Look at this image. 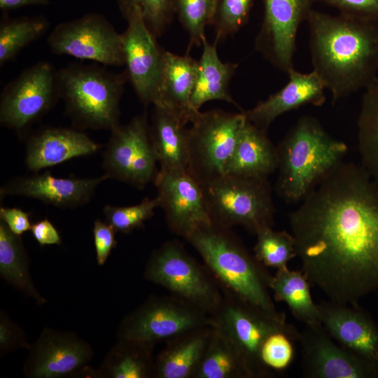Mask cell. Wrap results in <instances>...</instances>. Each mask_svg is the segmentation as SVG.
I'll use <instances>...</instances> for the list:
<instances>
[{
	"label": "cell",
	"instance_id": "obj_1",
	"mask_svg": "<svg viewBox=\"0 0 378 378\" xmlns=\"http://www.w3.org/2000/svg\"><path fill=\"white\" fill-rule=\"evenodd\" d=\"M302 271L330 300L378 290V183L342 162L289 214Z\"/></svg>",
	"mask_w": 378,
	"mask_h": 378
},
{
	"label": "cell",
	"instance_id": "obj_22",
	"mask_svg": "<svg viewBox=\"0 0 378 378\" xmlns=\"http://www.w3.org/2000/svg\"><path fill=\"white\" fill-rule=\"evenodd\" d=\"M101 146L74 129L49 127L34 134L27 141L24 163L34 173L75 158L92 155Z\"/></svg>",
	"mask_w": 378,
	"mask_h": 378
},
{
	"label": "cell",
	"instance_id": "obj_41",
	"mask_svg": "<svg viewBox=\"0 0 378 378\" xmlns=\"http://www.w3.org/2000/svg\"><path fill=\"white\" fill-rule=\"evenodd\" d=\"M92 232L97 262L104 265L112 250L116 247V231L106 222L97 219L94 223Z\"/></svg>",
	"mask_w": 378,
	"mask_h": 378
},
{
	"label": "cell",
	"instance_id": "obj_13",
	"mask_svg": "<svg viewBox=\"0 0 378 378\" xmlns=\"http://www.w3.org/2000/svg\"><path fill=\"white\" fill-rule=\"evenodd\" d=\"M59 94L57 74L52 65L40 62L22 71L3 90L0 122L20 131L44 115Z\"/></svg>",
	"mask_w": 378,
	"mask_h": 378
},
{
	"label": "cell",
	"instance_id": "obj_39",
	"mask_svg": "<svg viewBox=\"0 0 378 378\" xmlns=\"http://www.w3.org/2000/svg\"><path fill=\"white\" fill-rule=\"evenodd\" d=\"M253 0H217L211 25L216 33V41L237 31L248 19Z\"/></svg>",
	"mask_w": 378,
	"mask_h": 378
},
{
	"label": "cell",
	"instance_id": "obj_35",
	"mask_svg": "<svg viewBox=\"0 0 378 378\" xmlns=\"http://www.w3.org/2000/svg\"><path fill=\"white\" fill-rule=\"evenodd\" d=\"M217 0H174L175 13L188 32L190 43L201 45L207 25L211 24Z\"/></svg>",
	"mask_w": 378,
	"mask_h": 378
},
{
	"label": "cell",
	"instance_id": "obj_31",
	"mask_svg": "<svg viewBox=\"0 0 378 378\" xmlns=\"http://www.w3.org/2000/svg\"><path fill=\"white\" fill-rule=\"evenodd\" d=\"M357 127L360 165L378 183V76L365 89Z\"/></svg>",
	"mask_w": 378,
	"mask_h": 378
},
{
	"label": "cell",
	"instance_id": "obj_11",
	"mask_svg": "<svg viewBox=\"0 0 378 378\" xmlns=\"http://www.w3.org/2000/svg\"><path fill=\"white\" fill-rule=\"evenodd\" d=\"M103 153L102 167L107 178L139 190L155 181L158 174L146 115L134 117L127 124L111 130Z\"/></svg>",
	"mask_w": 378,
	"mask_h": 378
},
{
	"label": "cell",
	"instance_id": "obj_24",
	"mask_svg": "<svg viewBox=\"0 0 378 378\" xmlns=\"http://www.w3.org/2000/svg\"><path fill=\"white\" fill-rule=\"evenodd\" d=\"M212 327L202 326L166 340L155 357L153 378H193L206 349Z\"/></svg>",
	"mask_w": 378,
	"mask_h": 378
},
{
	"label": "cell",
	"instance_id": "obj_2",
	"mask_svg": "<svg viewBox=\"0 0 378 378\" xmlns=\"http://www.w3.org/2000/svg\"><path fill=\"white\" fill-rule=\"evenodd\" d=\"M307 22L313 71L332 103L365 89L378 76V22L312 10Z\"/></svg>",
	"mask_w": 378,
	"mask_h": 378
},
{
	"label": "cell",
	"instance_id": "obj_7",
	"mask_svg": "<svg viewBox=\"0 0 378 378\" xmlns=\"http://www.w3.org/2000/svg\"><path fill=\"white\" fill-rule=\"evenodd\" d=\"M223 291L218 308L210 315V326L221 332L241 354L251 378L272 377L265 365L260 350L271 334L285 331L296 335L300 331L286 322V316L273 315L237 295Z\"/></svg>",
	"mask_w": 378,
	"mask_h": 378
},
{
	"label": "cell",
	"instance_id": "obj_44",
	"mask_svg": "<svg viewBox=\"0 0 378 378\" xmlns=\"http://www.w3.org/2000/svg\"><path fill=\"white\" fill-rule=\"evenodd\" d=\"M30 232L41 246L59 245L62 243L59 232L47 218L31 224Z\"/></svg>",
	"mask_w": 378,
	"mask_h": 378
},
{
	"label": "cell",
	"instance_id": "obj_38",
	"mask_svg": "<svg viewBox=\"0 0 378 378\" xmlns=\"http://www.w3.org/2000/svg\"><path fill=\"white\" fill-rule=\"evenodd\" d=\"M299 335L279 331L268 336L260 350V357L265 365L272 372L286 370L294 360V342H298Z\"/></svg>",
	"mask_w": 378,
	"mask_h": 378
},
{
	"label": "cell",
	"instance_id": "obj_45",
	"mask_svg": "<svg viewBox=\"0 0 378 378\" xmlns=\"http://www.w3.org/2000/svg\"><path fill=\"white\" fill-rule=\"evenodd\" d=\"M50 0H0V9L4 12L29 6H46Z\"/></svg>",
	"mask_w": 378,
	"mask_h": 378
},
{
	"label": "cell",
	"instance_id": "obj_21",
	"mask_svg": "<svg viewBox=\"0 0 378 378\" xmlns=\"http://www.w3.org/2000/svg\"><path fill=\"white\" fill-rule=\"evenodd\" d=\"M287 74L289 80L285 86L253 108L243 111L250 122L266 132L283 113L307 104L320 106L326 102V86L314 71L303 74L293 68Z\"/></svg>",
	"mask_w": 378,
	"mask_h": 378
},
{
	"label": "cell",
	"instance_id": "obj_36",
	"mask_svg": "<svg viewBox=\"0 0 378 378\" xmlns=\"http://www.w3.org/2000/svg\"><path fill=\"white\" fill-rule=\"evenodd\" d=\"M160 206L158 197H148L135 205L116 206L106 205L103 209L106 222L116 232L127 234L143 226L145 221L154 215L155 208Z\"/></svg>",
	"mask_w": 378,
	"mask_h": 378
},
{
	"label": "cell",
	"instance_id": "obj_5",
	"mask_svg": "<svg viewBox=\"0 0 378 378\" xmlns=\"http://www.w3.org/2000/svg\"><path fill=\"white\" fill-rule=\"evenodd\" d=\"M59 96L80 129L109 130L119 125L124 78L98 66L69 65L57 74Z\"/></svg>",
	"mask_w": 378,
	"mask_h": 378
},
{
	"label": "cell",
	"instance_id": "obj_20",
	"mask_svg": "<svg viewBox=\"0 0 378 378\" xmlns=\"http://www.w3.org/2000/svg\"><path fill=\"white\" fill-rule=\"evenodd\" d=\"M321 325L338 344L378 364V323L358 304H318Z\"/></svg>",
	"mask_w": 378,
	"mask_h": 378
},
{
	"label": "cell",
	"instance_id": "obj_26",
	"mask_svg": "<svg viewBox=\"0 0 378 378\" xmlns=\"http://www.w3.org/2000/svg\"><path fill=\"white\" fill-rule=\"evenodd\" d=\"M187 123L173 111L154 106L150 136L160 169L187 170Z\"/></svg>",
	"mask_w": 378,
	"mask_h": 378
},
{
	"label": "cell",
	"instance_id": "obj_29",
	"mask_svg": "<svg viewBox=\"0 0 378 378\" xmlns=\"http://www.w3.org/2000/svg\"><path fill=\"white\" fill-rule=\"evenodd\" d=\"M310 286L302 270L288 267L277 270L270 283L274 300L285 302L295 318L304 326L321 325L318 305L312 300Z\"/></svg>",
	"mask_w": 378,
	"mask_h": 378
},
{
	"label": "cell",
	"instance_id": "obj_42",
	"mask_svg": "<svg viewBox=\"0 0 378 378\" xmlns=\"http://www.w3.org/2000/svg\"><path fill=\"white\" fill-rule=\"evenodd\" d=\"M340 13L378 22V0H321Z\"/></svg>",
	"mask_w": 378,
	"mask_h": 378
},
{
	"label": "cell",
	"instance_id": "obj_25",
	"mask_svg": "<svg viewBox=\"0 0 378 378\" xmlns=\"http://www.w3.org/2000/svg\"><path fill=\"white\" fill-rule=\"evenodd\" d=\"M278 167L276 146L267 132L247 118L240 132L225 174L268 178Z\"/></svg>",
	"mask_w": 378,
	"mask_h": 378
},
{
	"label": "cell",
	"instance_id": "obj_15",
	"mask_svg": "<svg viewBox=\"0 0 378 378\" xmlns=\"http://www.w3.org/2000/svg\"><path fill=\"white\" fill-rule=\"evenodd\" d=\"M298 342L307 378H376L378 364L336 344L322 325L305 326Z\"/></svg>",
	"mask_w": 378,
	"mask_h": 378
},
{
	"label": "cell",
	"instance_id": "obj_33",
	"mask_svg": "<svg viewBox=\"0 0 378 378\" xmlns=\"http://www.w3.org/2000/svg\"><path fill=\"white\" fill-rule=\"evenodd\" d=\"M48 26L47 20L41 17L4 19L0 24L1 66L43 34Z\"/></svg>",
	"mask_w": 378,
	"mask_h": 378
},
{
	"label": "cell",
	"instance_id": "obj_37",
	"mask_svg": "<svg viewBox=\"0 0 378 378\" xmlns=\"http://www.w3.org/2000/svg\"><path fill=\"white\" fill-rule=\"evenodd\" d=\"M125 18L137 9L146 26L155 36H160L175 13L174 0H115Z\"/></svg>",
	"mask_w": 378,
	"mask_h": 378
},
{
	"label": "cell",
	"instance_id": "obj_17",
	"mask_svg": "<svg viewBox=\"0 0 378 378\" xmlns=\"http://www.w3.org/2000/svg\"><path fill=\"white\" fill-rule=\"evenodd\" d=\"M154 183L172 232L185 239L198 227L211 222L202 187L187 170L160 169Z\"/></svg>",
	"mask_w": 378,
	"mask_h": 378
},
{
	"label": "cell",
	"instance_id": "obj_4",
	"mask_svg": "<svg viewBox=\"0 0 378 378\" xmlns=\"http://www.w3.org/2000/svg\"><path fill=\"white\" fill-rule=\"evenodd\" d=\"M185 239L201 255L222 290L232 292L273 315L286 316L276 310L272 299V276L267 267L248 251L231 228L211 221L198 227Z\"/></svg>",
	"mask_w": 378,
	"mask_h": 378
},
{
	"label": "cell",
	"instance_id": "obj_27",
	"mask_svg": "<svg viewBox=\"0 0 378 378\" xmlns=\"http://www.w3.org/2000/svg\"><path fill=\"white\" fill-rule=\"evenodd\" d=\"M216 43L214 41L211 44L206 37L202 39V53L190 98V108L194 113H198L204 103L212 100L225 101L238 106L228 90L237 64L223 62L218 57Z\"/></svg>",
	"mask_w": 378,
	"mask_h": 378
},
{
	"label": "cell",
	"instance_id": "obj_6",
	"mask_svg": "<svg viewBox=\"0 0 378 378\" xmlns=\"http://www.w3.org/2000/svg\"><path fill=\"white\" fill-rule=\"evenodd\" d=\"M202 187L213 223L241 226L253 234L274 226L276 209L268 178L225 174Z\"/></svg>",
	"mask_w": 378,
	"mask_h": 378
},
{
	"label": "cell",
	"instance_id": "obj_18",
	"mask_svg": "<svg viewBox=\"0 0 378 378\" xmlns=\"http://www.w3.org/2000/svg\"><path fill=\"white\" fill-rule=\"evenodd\" d=\"M125 18L127 27L122 34L127 77L141 102L145 105L153 104L160 76L162 51L137 9L132 10Z\"/></svg>",
	"mask_w": 378,
	"mask_h": 378
},
{
	"label": "cell",
	"instance_id": "obj_9",
	"mask_svg": "<svg viewBox=\"0 0 378 378\" xmlns=\"http://www.w3.org/2000/svg\"><path fill=\"white\" fill-rule=\"evenodd\" d=\"M246 120L243 111L214 109L198 112L191 121L187 172L201 186L225 174Z\"/></svg>",
	"mask_w": 378,
	"mask_h": 378
},
{
	"label": "cell",
	"instance_id": "obj_23",
	"mask_svg": "<svg viewBox=\"0 0 378 378\" xmlns=\"http://www.w3.org/2000/svg\"><path fill=\"white\" fill-rule=\"evenodd\" d=\"M197 68L198 62L188 55L180 56L162 51L160 76L153 105L173 111L186 123L191 122L197 114L190 108Z\"/></svg>",
	"mask_w": 378,
	"mask_h": 378
},
{
	"label": "cell",
	"instance_id": "obj_14",
	"mask_svg": "<svg viewBox=\"0 0 378 378\" xmlns=\"http://www.w3.org/2000/svg\"><path fill=\"white\" fill-rule=\"evenodd\" d=\"M29 351L23 368L27 377H98L97 369L88 365L91 346L74 332L46 328Z\"/></svg>",
	"mask_w": 378,
	"mask_h": 378
},
{
	"label": "cell",
	"instance_id": "obj_16",
	"mask_svg": "<svg viewBox=\"0 0 378 378\" xmlns=\"http://www.w3.org/2000/svg\"><path fill=\"white\" fill-rule=\"evenodd\" d=\"M264 14L255 47L270 62L288 73L293 68L298 28L313 10V0H262Z\"/></svg>",
	"mask_w": 378,
	"mask_h": 378
},
{
	"label": "cell",
	"instance_id": "obj_10",
	"mask_svg": "<svg viewBox=\"0 0 378 378\" xmlns=\"http://www.w3.org/2000/svg\"><path fill=\"white\" fill-rule=\"evenodd\" d=\"M210 326V316L172 295H153L125 315L120 323L118 340L156 344L193 328Z\"/></svg>",
	"mask_w": 378,
	"mask_h": 378
},
{
	"label": "cell",
	"instance_id": "obj_43",
	"mask_svg": "<svg viewBox=\"0 0 378 378\" xmlns=\"http://www.w3.org/2000/svg\"><path fill=\"white\" fill-rule=\"evenodd\" d=\"M29 213H27L18 208H0V220H2L8 229L17 235H22L30 230L31 223L29 219Z\"/></svg>",
	"mask_w": 378,
	"mask_h": 378
},
{
	"label": "cell",
	"instance_id": "obj_8",
	"mask_svg": "<svg viewBox=\"0 0 378 378\" xmlns=\"http://www.w3.org/2000/svg\"><path fill=\"white\" fill-rule=\"evenodd\" d=\"M144 277L209 316L223 300L222 289L207 267L176 240L164 242L151 253Z\"/></svg>",
	"mask_w": 378,
	"mask_h": 378
},
{
	"label": "cell",
	"instance_id": "obj_28",
	"mask_svg": "<svg viewBox=\"0 0 378 378\" xmlns=\"http://www.w3.org/2000/svg\"><path fill=\"white\" fill-rule=\"evenodd\" d=\"M118 340L97 369L98 377H153L155 344L127 339Z\"/></svg>",
	"mask_w": 378,
	"mask_h": 378
},
{
	"label": "cell",
	"instance_id": "obj_40",
	"mask_svg": "<svg viewBox=\"0 0 378 378\" xmlns=\"http://www.w3.org/2000/svg\"><path fill=\"white\" fill-rule=\"evenodd\" d=\"M31 345L20 326L1 310L0 313L1 356L17 349L24 348L29 350Z\"/></svg>",
	"mask_w": 378,
	"mask_h": 378
},
{
	"label": "cell",
	"instance_id": "obj_30",
	"mask_svg": "<svg viewBox=\"0 0 378 378\" xmlns=\"http://www.w3.org/2000/svg\"><path fill=\"white\" fill-rule=\"evenodd\" d=\"M29 263L21 237L13 233L0 220V275L15 289L41 305L46 300L32 281Z\"/></svg>",
	"mask_w": 378,
	"mask_h": 378
},
{
	"label": "cell",
	"instance_id": "obj_12",
	"mask_svg": "<svg viewBox=\"0 0 378 378\" xmlns=\"http://www.w3.org/2000/svg\"><path fill=\"white\" fill-rule=\"evenodd\" d=\"M47 42L57 55L108 66L125 65L122 34L99 13H88L59 24L49 34Z\"/></svg>",
	"mask_w": 378,
	"mask_h": 378
},
{
	"label": "cell",
	"instance_id": "obj_34",
	"mask_svg": "<svg viewBox=\"0 0 378 378\" xmlns=\"http://www.w3.org/2000/svg\"><path fill=\"white\" fill-rule=\"evenodd\" d=\"M255 235L257 240L253 254L267 267L279 270L288 267V262L298 256L295 239L292 233L266 227Z\"/></svg>",
	"mask_w": 378,
	"mask_h": 378
},
{
	"label": "cell",
	"instance_id": "obj_3",
	"mask_svg": "<svg viewBox=\"0 0 378 378\" xmlns=\"http://www.w3.org/2000/svg\"><path fill=\"white\" fill-rule=\"evenodd\" d=\"M276 189L287 203L302 202L344 160L347 145L310 115L300 118L276 146Z\"/></svg>",
	"mask_w": 378,
	"mask_h": 378
},
{
	"label": "cell",
	"instance_id": "obj_19",
	"mask_svg": "<svg viewBox=\"0 0 378 378\" xmlns=\"http://www.w3.org/2000/svg\"><path fill=\"white\" fill-rule=\"evenodd\" d=\"M107 179L105 175L92 178L56 177L50 172L15 177L0 189L5 196H23L62 209H74L88 203L97 188Z\"/></svg>",
	"mask_w": 378,
	"mask_h": 378
},
{
	"label": "cell",
	"instance_id": "obj_32",
	"mask_svg": "<svg viewBox=\"0 0 378 378\" xmlns=\"http://www.w3.org/2000/svg\"><path fill=\"white\" fill-rule=\"evenodd\" d=\"M193 378H251L234 344L212 327L211 335Z\"/></svg>",
	"mask_w": 378,
	"mask_h": 378
}]
</instances>
